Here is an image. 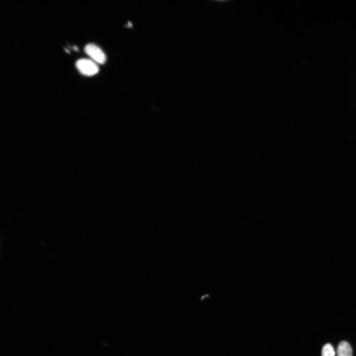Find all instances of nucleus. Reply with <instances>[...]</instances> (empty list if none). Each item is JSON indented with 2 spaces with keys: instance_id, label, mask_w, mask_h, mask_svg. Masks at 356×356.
<instances>
[{
  "instance_id": "f257e3e1",
  "label": "nucleus",
  "mask_w": 356,
  "mask_h": 356,
  "mask_svg": "<svg viewBox=\"0 0 356 356\" xmlns=\"http://www.w3.org/2000/svg\"><path fill=\"white\" fill-rule=\"evenodd\" d=\"M76 65L79 71L86 76H92L98 72L97 65L93 61L88 59L78 60Z\"/></svg>"
},
{
  "instance_id": "20e7f679",
  "label": "nucleus",
  "mask_w": 356,
  "mask_h": 356,
  "mask_svg": "<svg viewBox=\"0 0 356 356\" xmlns=\"http://www.w3.org/2000/svg\"><path fill=\"white\" fill-rule=\"evenodd\" d=\"M335 353L333 346L330 343L323 346L321 351V356H335Z\"/></svg>"
},
{
  "instance_id": "7ed1b4c3",
  "label": "nucleus",
  "mask_w": 356,
  "mask_h": 356,
  "mask_svg": "<svg viewBox=\"0 0 356 356\" xmlns=\"http://www.w3.org/2000/svg\"><path fill=\"white\" fill-rule=\"evenodd\" d=\"M337 354V356H352V349L349 343L341 341L338 346Z\"/></svg>"
},
{
  "instance_id": "f03ea898",
  "label": "nucleus",
  "mask_w": 356,
  "mask_h": 356,
  "mask_svg": "<svg viewBox=\"0 0 356 356\" xmlns=\"http://www.w3.org/2000/svg\"><path fill=\"white\" fill-rule=\"evenodd\" d=\"M86 53L94 61L100 64L106 61V56L103 51L96 45L89 44L85 47Z\"/></svg>"
}]
</instances>
